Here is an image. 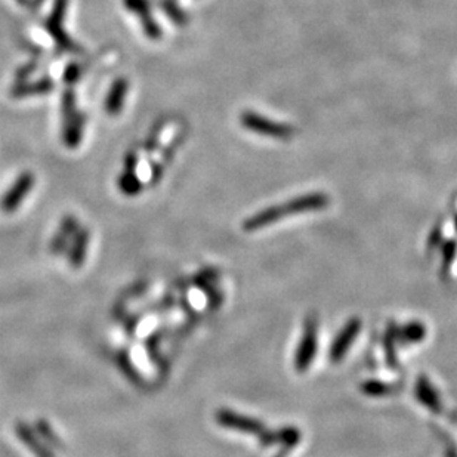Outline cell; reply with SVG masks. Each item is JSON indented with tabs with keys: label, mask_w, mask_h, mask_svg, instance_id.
Listing matches in <instances>:
<instances>
[{
	"label": "cell",
	"mask_w": 457,
	"mask_h": 457,
	"mask_svg": "<svg viewBox=\"0 0 457 457\" xmlns=\"http://www.w3.org/2000/svg\"><path fill=\"white\" fill-rule=\"evenodd\" d=\"M330 203L328 197L323 193H313L308 196L298 197L292 201H287L284 204H278L274 207H269L263 212L252 216L244 224L246 230H256V228H262L268 224H273L280 218L288 216V215H296V214H303V212H311L323 209Z\"/></svg>",
	"instance_id": "cell-1"
},
{
	"label": "cell",
	"mask_w": 457,
	"mask_h": 457,
	"mask_svg": "<svg viewBox=\"0 0 457 457\" xmlns=\"http://www.w3.org/2000/svg\"><path fill=\"white\" fill-rule=\"evenodd\" d=\"M70 0H54L52 11L45 21V30L54 39L56 48L61 52H79L80 48L76 41L69 36L64 29V21L67 16Z\"/></svg>",
	"instance_id": "cell-2"
},
{
	"label": "cell",
	"mask_w": 457,
	"mask_h": 457,
	"mask_svg": "<svg viewBox=\"0 0 457 457\" xmlns=\"http://www.w3.org/2000/svg\"><path fill=\"white\" fill-rule=\"evenodd\" d=\"M240 123L247 131L278 141H287L295 135V128L290 126V124L266 119L255 111H243L240 114Z\"/></svg>",
	"instance_id": "cell-3"
},
{
	"label": "cell",
	"mask_w": 457,
	"mask_h": 457,
	"mask_svg": "<svg viewBox=\"0 0 457 457\" xmlns=\"http://www.w3.org/2000/svg\"><path fill=\"white\" fill-rule=\"evenodd\" d=\"M123 6L128 12L138 16L145 37L150 40H160L163 30L153 16L151 0H123Z\"/></svg>",
	"instance_id": "cell-4"
},
{
	"label": "cell",
	"mask_w": 457,
	"mask_h": 457,
	"mask_svg": "<svg viewBox=\"0 0 457 457\" xmlns=\"http://www.w3.org/2000/svg\"><path fill=\"white\" fill-rule=\"evenodd\" d=\"M34 182H36V178L31 172L21 174L15 179V182L11 185V189L5 193V196L2 197V201H0L2 211L6 214L15 212L19 207V204L26 200L29 193L33 190Z\"/></svg>",
	"instance_id": "cell-5"
},
{
	"label": "cell",
	"mask_w": 457,
	"mask_h": 457,
	"mask_svg": "<svg viewBox=\"0 0 457 457\" xmlns=\"http://www.w3.org/2000/svg\"><path fill=\"white\" fill-rule=\"evenodd\" d=\"M86 126V116L81 110H79L71 117L62 120V131H61V139L62 144L67 149H77L81 144L83 132H85Z\"/></svg>",
	"instance_id": "cell-6"
},
{
	"label": "cell",
	"mask_w": 457,
	"mask_h": 457,
	"mask_svg": "<svg viewBox=\"0 0 457 457\" xmlns=\"http://www.w3.org/2000/svg\"><path fill=\"white\" fill-rule=\"evenodd\" d=\"M55 89V81L51 77H41L33 81H16L11 88L9 95L15 99H23L30 96H44L49 95Z\"/></svg>",
	"instance_id": "cell-7"
},
{
	"label": "cell",
	"mask_w": 457,
	"mask_h": 457,
	"mask_svg": "<svg viewBox=\"0 0 457 457\" xmlns=\"http://www.w3.org/2000/svg\"><path fill=\"white\" fill-rule=\"evenodd\" d=\"M129 92V80L124 77H117L107 92L106 101H104V110L111 117L120 114L124 107V99Z\"/></svg>",
	"instance_id": "cell-8"
},
{
	"label": "cell",
	"mask_w": 457,
	"mask_h": 457,
	"mask_svg": "<svg viewBox=\"0 0 457 457\" xmlns=\"http://www.w3.org/2000/svg\"><path fill=\"white\" fill-rule=\"evenodd\" d=\"M79 228V221L76 216L73 215H67L64 219H62L61 222V226L59 230L56 233V236L54 237L52 240V244H51V251L52 253H62L66 251L67 247V241L71 238V236L77 231Z\"/></svg>",
	"instance_id": "cell-9"
},
{
	"label": "cell",
	"mask_w": 457,
	"mask_h": 457,
	"mask_svg": "<svg viewBox=\"0 0 457 457\" xmlns=\"http://www.w3.org/2000/svg\"><path fill=\"white\" fill-rule=\"evenodd\" d=\"M15 431H16L18 438L27 446V448H29L31 453H34L36 457H55L44 444H41V443L37 440V437L33 433V431H31L26 423H23V422L16 423Z\"/></svg>",
	"instance_id": "cell-10"
},
{
	"label": "cell",
	"mask_w": 457,
	"mask_h": 457,
	"mask_svg": "<svg viewBox=\"0 0 457 457\" xmlns=\"http://www.w3.org/2000/svg\"><path fill=\"white\" fill-rule=\"evenodd\" d=\"M88 244H89V230L88 228H80L76 234L73 247L70 251V256H69V262L73 268H80L83 262H85Z\"/></svg>",
	"instance_id": "cell-11"
},
{
	"label": "cell",
	"mask_w": 457,
	"mask_h": 457,
	"mask_svg": "<svg viewBox=\"0 0 457 457\" xmlns=\"http://www.w3.org/2000/svg\"><path fill=\"white\" fill-rule=\"evenodd\" d=\"M159 8L164 15L171 19V23L178 27H185L190 23V16L186 14L176 0H157Z\"/></svg>",
	"instance_id": "cell-12"
},
{
	"label": "cell",
	"mask_w": 457,
	"mask_h": 457,
	"mask_svg": "<svg viewBox=\"0 0 457 457\" xmlns=\"http://www.w3.org/2000/svg\"><path fill=\"white\" fill-rule=\"evenodd\" d=\"M119 189L126 196H136L142 190V182L136 175V171L124 169L119 176Z\"/></svg>",
	"instance_id": "cell-13"
},
{
	"label": "cell",
	"mask_w": 457,
	"mask_h": 457,
	"mask_svg": "<svg viewBox=\"0 0 457 457\" xmlns=\"http://www.w3.org/2000/svg\"><path fill=\"white\" fill-rule=\"evenodd\" d=\"M79 111L77 109V96L74 89L69 88L64 92H62L61 96V114H62V120H66L69 117H71L73 114H76Z\"/></svg>",
	"instance_id": "cell-14"
},
{
	"label": "cell",
	"mask_w": 457,
	"mask_h": 457,
	"mask_svg": "<svg viewBox=\"0 0 457 457\" xmlns=\"http://www.w3.org/2000/svg\"><path fill=\"white\" fill-rule=\"evenodd\" d=\"M164 124H166L164 120H159V121L154 124V128L151 129V134L147 136V139H145L144 149H145V151H147V153H153V151L156 150L157 144H159V138H160V134H161V131H163V128H164Z\"/></svg>",
	"instance_id": "cell-15"
},
{
	"label": "cell",
	"mask_w": 457,
	"mask_h": 457,
	"mask_svg": "<svg viewBox=\"0 0 457 457\" xmlns=\"http://www.w3.org/2000/svg\"><path fill=\"white\" fill-rule=\"evenodd\" d=\"M81 77V66L77 64V62H71L64 70V74H62V79H64V83L69 86L74 85Z\"/></svg>",
	"instance_id": "cell-16"
},
{
	"label": "cell",
	"mask_w": 457,
	"mask_h": 457,
	"mask_svg": "<svg viewBox=\"0 0 457 457\" xmlns=\"http://www.w3.org/2000/svg\"><path fill=\"white\" fill-rule=\"evenodd\" d=\"M36 67H37V66L33 64V62H29V64H26V66H23V67H19V69L16 70V73H15L16 81L29 80V79L33 76V73L37 70Z\"/></svg>",
	"instance_id": "cell-17"
},
{
	"label": "cell",
	"mask_w": 457,
	"mask_h": 457,
	"mask_svg": "<svg viewBox=\"0 0 457 457\" xmlns=\"http://www.w3.org/2000/svg\"><path fill=\"white\" fill-rule=\"evenodd\" d=\"M138 154L135 151H129L126 156H124V169L126 171H136L138 168Z\"/></svg>",
	"instance_id": "cell-18"
},
{
	"label": "cell",
	"mask_w": 457,
	"mask_h": 457,
	"mask_svg": "<svg viewBox=\"0 0 457 457\" xmlns=\"http://www.w3.org/2000/svg\"><path fill=\"white\" fill-rule=\"evenodd\" d=\"M16 2L19 5H24V6H29L30 5V0H16Z\"/></svg>",
	"instance_id": "cell-19"
}]
</instances>
